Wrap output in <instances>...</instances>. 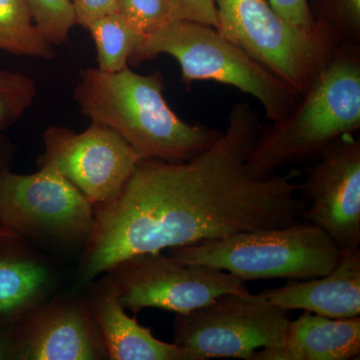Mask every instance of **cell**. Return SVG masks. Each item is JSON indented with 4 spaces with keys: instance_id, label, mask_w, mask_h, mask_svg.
Wrapping results in <instances>:
<instances>
[{
    "instance_id": "cell-1",
    "label": "cell",
    "mask_w": 360,
    "mask_h": 360,
    "mask_svg": "<svg viewBox=\"0 0 360 360\" xmlns=\"http://www.w3.org/2000/svg\"><path fill=\"white\" fill-rule=\"evenodd\" d=\"M262 127L250 103H236L221 136L193 160H139L122 191L94 207L79 281L136 255L300 222L307 206L300 170L257 177L248 168Z\"/></svg>"
},
{
    "instance_id": "cell-2",
    "label": "cell",
    "mask_w": 360,
    "mask_h": 360,
    "mask_svg": "<svg viewBox=\"0 0 360 360\" xmlns=\"http://www.w3.org/2000/svg\"><path fill=\"white\" fill-rule=\"evenodd\" d=\"M165 90L160 70L142 75L129 68L118 72L87 68L80 75L73 97L82 115L115 130L142 158L193 160L222 131L182 120L168 105Z\"/></svg>"
},
{
    "instance_id": "cell-3",
    "label": "cell",
    "mask_w": 360,
    "mask_h": 360,
    "mask_svg": "<svg viewBox=\"0 0 360 360\" xmlns=\"http://www.w3.org/2000/svg\"><path fill=\"white\" fill-rule=\"evenodd\" d=\"M360 129V44L336 47L290 115L262 127L248 156L251 174L269 177L293 163L316 160Z\"/></svg>"
},
{
    "instance_id": "cell-4",
    "label": "cell",
    "mask_w": 360,
    "mask_h": 360,
    "mask_svg": "<svg viewBox=\"0 0 360 360\" xmlns=\"http://www.w3.org/2000/svg\"><path fill=\"white\" fill-rule=\"evenodd\" d=\"M160 54L176 59L187 89L203 80L231 85L257 98L271 122L283 120L300 98V94L212 26L169 20L141 40L129 65H139Z\"/></svg>"
},
{
    "instance_id": "cell-5",
    "label": "cell",
    "mask_w": 360,
    "mask_h": 360,
    "mask_svg": "<svg viewBox=\"0 0 360 360\" xmlns=\"http://www.w3.org/2000/svg\"><path fill=\"white\" fill-rule=\"evenodd\" d=\"M340 255L328 233L310 222L300 221L170 248L168 253L180 264L224 270L243 283L324 276L335 269Z\"/></svg>"
},
{
    "instance_id": "cell-6",
    "label": "cell",
    "mask_w": 360,
    "mask_h": 360,
    "mask_svg": "<svg viewBox=\"0 0 360 360\" xmlns=\"http://www.w3.org/2000/svg\"><path fill=\"white\" fill-rule=\"evenodd\" d=\"M217 30L302 94L322 70L336 45L321 30L298 27L267 0H215Z\"/></svg>"
},
{
    "instance_id": "cell-7",
    "label": "cell",
    "mask_w": 360,
    "mask_h": 360,
    "mask_svg": "<svg viewBox=\"0 0 360 360\" xmlns=\"http://www.w3.org/2000/svg\"><path fill=\"white\" fill-rule=\"evenodd\" d=\"M39 167L32 174L2 175L0 226L33 243L85 248L94 231V205L56 168Z\"/></svg>"
},
{
    "instance_id": "cell-8",
    "label": "cell",
    "mask_w": 360,
    "mask_h": 360,
    "mask_svg": "<svg viewBox=\"0 0 360 360\" xmlns=\"http://www.w3.org/2000/svg\"><path fill=\"white\" fill-rule=\"evenodd\" d=\"M290 321L288 310L260 293H226L188 314H175L174 340L194 360H250L258 350L281 345Z\"/></svg>"
},
{
    "instance_id": "cell-9",
    "label": "cell",
    "mask_w": 360,
    "mask_h": 360,
    "mask_svg": "<svg viewBox=\"0 0 360 360\" xmlns=\"http://www.w3.org/2000/svg\"><path fill=\"white\" fill-rule=\"evenodd\" d=\"M124 309L188 314L226 293L245 292V283L224 270L184 264L161 252L127 258L108 270Z\"/></svg>"
},
{
    "instance_id": "cell-10",
    "label": "cell",
    "mask_w": 360,
    "mask_h": 360,
    "mask_svg": "<svg viewBox=\"0 0 360 360\" xmlns=\"http://www.w3.org/2000/svg\"><path fill=\"white\" fill-rule=\"evenodd\" d=\"M42 139L44 153L39 167L56 168L94 207L115 198L142 160L117 132L96 123L80 134L49 127Z\"/></svg>"
},
{
    "instance_id": "cell-11",
    "label": "cell",
    "mask_w": 360,
    "mask_h": 360,
    "mask_svg": "<svg viewBox=\"0 0 360 360\" xmlns=\"http://www.w3.org/2000/svg\"><path fill=\"white\" fill-rule=\"evenodd\" d=\"M300 191L304 217L328 233L341 251L360 246V141L345 134L324 149Z\"/></svg>"
},
{
    "instance_id": "cell-12",
    "label": "cell",
    "mask_w": 360,
    "mask_h": 360,
    "mask_svg": "<svg viewBox=\"0 0 360 360\" xmlns=\"http://www.w3.org/2000/svg\"><path fill=\"white\" fill-rule=\"evenodd\" d=\"M8 340V360L108 359L89 304L73 297H54L16 326Z\"/></svg>"
},
{
    "instance_id": "cell-13",
    "label": "cell",
    "mask_w": 360,
    "mask_h": 360,
    "mask_svg": "<svg viewBox=\"0 0 360 360\" xmlns=\"http://www.w3.org/2000/svg\"><path fill=\"white\" fill-rule=\"evenodd\" d=\"M58 284V269L34 243L0 226V338L51 300Z\"/></svg>"
},
{
    "instance_id": "cell-14",
    "label": "cell",
    "mask_w": 360,
    "mask_h": 360,
    "mask_svg": "<svg viewBox=\"0 0 360 360\" xmlns=\"http://www.w3.org/2000/svg\"><path fill=\"white\" fill-rule=\"evenodd\" d=\"M89 304L111 360H194L186 348L163 342L125 312L111 277L92 286Z\"/></svg>"
},
{
    "instance_id": "cell-15",
    "label": "cell",
    "mask_w": 360,
    "mask_h": 360,
    "mask_svg": "<svg viewBox=\"0 0 360 360\" xmlns=\"http://www.w3.org/2000/svg\"><path fill=\"white\" fill-rule=\"evenodd\" d=\"M259 293L288 311L304 310L329 319L359 316L360 248L341 251L338 264L326 276Z\"/></svg>"
},
{
    "instance_id": "cell-16",
    "label": "cell",
    "mask_w": 360,
    "mask_h": 360,
    "mask_svg": "<svg viewBox=\"0 0 360 360\" xmlns=\"http://www.w3.org/2000/svg\"><path fill=\"white\" fill-rule=\"evenodd\" d=\"M359 355V316L329 319L305 311L290 321L281 345L258 350L250 360H350Z\"/></svg>"
},
{
    "instance_id": "cell-17",
    "label": "cell",
    "mask_w": 360,
    "mask_h": 360,
    "mask_svg": "<svg viewBox=\"0 0 360 360\" xmlns=\"http://www.w3.org/2000/svg\"><path fill=\"white\" fill-rule=\"evenodd\" d=\"M0 51L46 60L56 56L35 25L26 0H0Z\"/></svg>"
},
{
    "instance_id": "cell-18",
    "label": "cell",
    "mask_w": 360,
    "mask_h": 360,
    "mask_svg": "<svg viewBox=\"0 0 360 360\" xmlns=\"http://www.w3.org/2000/svg\"><path fill=\"white\" fill-rule=\"evenodd\" d=\"M87 30L96 44L99 70L118 72L129 68L142 37L117 11L94 21Z\"/></svg>"
},
{
    "instance_id": "cell-19",
    "label": "cell",
    "mask_w": 360,
    "mask_h": 360,
    "mask_svg": "<svg viewBox=\"0 0 360 360\" xmlns=\"http://www.w3.org/2000/svg\"><path fill=\"white\" fill-rule=\"evenodd\" d=\"M310 11L336 46L360 44V0H314Z\"/></svg>"
},
{
    "instance_id": "cell-20",
    "label": "cell",
    "mask_w": 360,
    "mask_h": 360,
    "mask_svg": "<svg viewBox=\"0 0 360 360\" xmlns=\"http://www.w3.org/2000/svg\"><path fill=\"white\" fill-rule=\"evenodd\" d=\"M26 4L35 25L49 44L68 41L71 28L77 25L72 0H26Z\"/></svg>"
},
{
    "instance_id": "cell-21",
    "label": "cell",
    "mask_w": 360,
    "mask_h": 360,
    "mask_svg": "<svg viewBox=\"0 0 360 360\" xmlns=\"http://www.w3.org/2000/svg\"><path fill=\"white\" fill-rule=\"evenodd\" d=\"M37 96V85L20 72L0 70V134L18 122Z\"/></svg>"
},
{
    "instance_id": "cell-22",
    "label": "cell",
    "mask_w": 360,
    "mask_h": 360,
    "mask_svg": "<svg viewBox=\"0 0 360 360\" xmlns=\"http://www.w3.org/2000/svg\"><path fill=\"white\" fill-rule=\"evenodd\" d=\"M117 13L142 39L174 20L168 0H118Z\"/></svg>"
},
{
    "instance_id": "cell-23",
    "label": "cell",
    "mask_w": 360,
    "mask_h": 360,
    "mask_svg": "<svg viewBox=\"0 0 360 360\" xmlns=\"http://www.w3.org/2000/svg\"><path fill=\"white\" fill-rule=\"evenodd\" d=\"M174 20L193 21L217 27L215 0H168Z\"/></svg>"
},
{
    "instance_id": "cell-24",
    "label": "cell",
    "mask_w": 360,
    "mask_h": 360,
    "mask_svg": "<svg viewBox=\"0 0 360 360\" xmlns=\"http://www.w3.org/2000/svg\"><path fill=\"white\" fill-rule=\"evenodd\" d=\"M270 6L279 15L290 23L307 30H317L309 0H269Z\"/></svg>"
},
{
    "instance_id": "cell-25",
    "label": "cell",
    "mask_w": 360,
    "mask_h": 360,
    "mask_svg": "<svg viewBox=\"0 0 360 360\" xmlns=\"http://www.w3.org/2000/svg\"><path fill=\"white\" fill-rule=\"evenodd\" d=\"M77 25L89 28L94 21L116 13L118 0H72Z\"/></svg>"
},
{
    "instance_id": "cell-26",
    "label": "cell",
    "mask_w": 360,
    "mask_h": 360,
    "mask_svg": "<svg viewBox=\"0 0 360 360\" xmlns=\"http://www.w3.org/2000/svg\"><path fill=\"white\" fill-rule=\"evenodd\" d=\"M15 150L16 148L13 142L4 134H0V179L7 170H11V161Z\"/></svg>"
},
{
    "instance_id": "cell-27",
    "label": "cell",
    "mask_w": 360,
    "mask_h": 360,
    "mask_svg": "<svg viewBox=\"0 0 360 360\" xmlns=\"http://www.w3.org/2000/svg\"><path fill=\"white\" fill-rule=\"evenodd\" d=\"M0 360H8V340L0 338Z\"/></svg>"
}]
</instances>
